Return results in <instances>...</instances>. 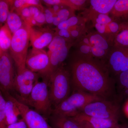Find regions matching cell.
<instances>
[{"instance_id": "836d02e7", "label": "cell", "mask_w": 128, "mask_h": 128, "mask_svg": "<svg viewBox=\"0 0 128 128\" xmlns=\"http://www.w3.org/2000/svg\"><path fill=\"white\" fill-rule=\"evenodd\" d=\"M7 128H28L24 120L22 118L18 121L7 126Z\"/></svg>"}, {"instance_id": "cb8c5ba5", "label": "cell", "mask_w": 128, "mask_h": 128, "mask_svg": "<svg viewBox=\"0 0 128 128\" xmlns=\"http://www.w3.org/2000/svg\"><path fill=\"white\" fill-rule=\"evenodd\" d=\"M75 15H76L74 10L65 6L56 14H54L52 24L57 27L60 24L66 20Z\"/></svg>"}, {"instance_id": "5bb4252c", "label": "cell", "mask_w": 128, "mask_h": 128, "mask_svg": "<svg viewBox=\"0 0 128 128\" xmlns=\"http://www.w3.org/2000/svg\"><path fill=\"white\" fill-rule=\"evenodd\" d=\"M49 62L48 52L43 49L32 48L28 53L26 65L28 69L33 72L41 74L48 68Z\"/></svg>"}, {"instance_id": "d6986e66", "label": "cell", "mask_w": 128, "mask_h": 128, "mask_svg": "<svg viewBox=\"0 0 128 128\" xmlns=\"http://www.w3.org/2000/svg\"><path fill=\"white\" fill-rule=\"evenodd\" d=\"M113 47H128V21L120 22L119 31L114 39Z\"/></svg>"}, {"instance_id": "e575fe53", "label": "cell", "mask_w": 128, "mask_h": 128, "mask_svg": "<svg viewBox=\"0 0 128 128\" xmlns=\"http://www.w3.org/2000/svg\"><path fill=\"white\" fill-rule=\"evenodd\" d=\"M38 24H42L46 22V18L44 11L40 12V13L36 17L34 18Z\"/></svg>"}, {"instance_id": "3957f363", "label": "cell", "mask_w": 128, "mask_h": 128, "mask_svg": "<svg viewBox=\"0 0 128 128\" xmlns=\"http://www.w3.org/2000/svg\"><path fill=\"white\" fill-rule=\"evenodd\" d=\"M31 26L24 22L23 26L13 34L10 49V54L15 63L17 73L26 68V60L30 41Z\"/></svg>"}, {"instance_id": "7a4b0ae2", "label": "cell", "mask_w": 128, "mask_h": 128, "mask_svg": "<svg viewBox=\"0 0 128 128\" xmlns=\"http://www.w3.org/2000/svg\"><path fill=\"white\" fill-rule=\"evenodd\" d=\"M102 100L104 99L85 92L76 90L71 95L55 106L52 112L55 116L72 118L80 113L89 103Z\"/></svg>"}, {"instance_id": "e0dca14e", "label": "cell", "mask_w": 128, "mask_h": 128, "mask_svg": "<svg viewBox=\"0 0 128 128\" xmlns=\"http://www.w3.org/2000/svg\"><path fill=\"white\" fill-rule=\"evenodd\" d=\"M117 0H90V7L86 9L83 13L109 14Z\"/></svg>"}, {"instance_id": "f546056e", "label": "cell", "mask_w": 128, "mask_h": 128, "mask_svg": "<svg viewBox=\"0 0 128 128\" xmlns=\"http://www.w3.org/2000/svg\"><path fill=\"white\" fill-rule=\"evenodd\" d=\"M6 100L3 96L1 91L0 92V128H7L6 124Z\"/></svg>"}, {"instance_id": "7402d4cb", "label": "cell", "mask_w": 128, "mask_h": 128, "mask_svg": "<svg viewBox=\"0 0 128 128\" xmlns=\"http://www.w3.org/2000/svg\"><path fill=\"white\" fill-rule=\"evenodd\" d=\"M88 22V20L83 16L75 15L59 24L56 27V30H68L77 25L87 23Z\"/></svg>"}, {"instance_id": "30bf717a", "label": "cell", "mask_w": 128, "mask_h": 128, "mask_svg": "<svg viewBox=\"0 0 128 128\" xmlns=\"http://www.w3.org/2000/svg\"><path fill=\"white\" fill-rule=\"evenodd\" d=\"M5 94L6 98L13 101L18 108L21 116L26 123L28 128H52L41 114L18 101L9 92Z\"/></svg>"}, {"instance_id": "603a6c76", "label": "cell", "mask_w": 128, "mask_h": 128, "mask_svg": "<svg viewBox=\"0 0 128 128\" xmlns=\"http://www.w3.org/2000/svg\"><path fill=\"white\" fill-rule=\"evenodd\" d=\"M6 24L13 34L23 26L24 22L18 13L12 12H9Z\"/></svg>"}, {"instance_id": "7c38bea8", "label": "cell", "mask_w": 128, "mask_h": 128, "mask_svg": "<svg viewBox=\"0 0 128 128\" xmlns=\"http://www.w3.org/2000/svg\"><path fill=\"white\" fill-rule=\"evenodd\" d=\"M106 64L110 73L116 76L128 70V47H113Z\"/></svg>"}, {"instance_id": "9a60e30c", "label": "cell", "mask_w": 128, "mask_h": 128, "mask_svg": "<svg viewBox=\"0 0 128 128\" xmlns=\"http://www.w3.org/2000/svg\"><path fill=\"white\" fill-rule=\"evenodd\" d=\"M55 36V32L48 28L31 27L30 30V41L32 48L43 49L48 46Z\"/></svg>"}, {"instance_id": "1f68e13d", "label": "cell", "mask_w": 128, "mask_h": 128, "mask_svg": "<svg viewBox=\"0 0 128 128\" xmlns=\"http://www.w3.org/2000/svg\"><path fill=\"white\" fill-rule=\"evenodd\" d=\"M45 15L46 22L48 24H52L54 22V14L51 8L46 9L44 10Z\"/></svg>"}, {"instance_id": "4316f807", "label": "cell", "mask_w": 128, "mask_h": 128, "mask_svg": "<svg viewBox=\"0 0 128 128\" xmlns=\"http://www.w3.org/2000/svg\"><path fill=\"white\" fill-rule=\"evenodd\" d=\"M89 0H63V5L70 8L75 11L85 10Z\"/></svg>"}, {"instance_id": "9c48e42d", "label": "cell", "mask_w": 128, "mask_h": 128, "mask_svg": "<svg viewBox=\"0 0 128 128\" xmlns=\"http://www.w3.org/2000/svg\"><path fill=\"white\" fill-rule=\"evenodd\" d=\"M87 35L90 41L92 57L106 64L112 44L105 37L96 31L88 30Z\"/></svg>"}, {"instance_id": "8d00e7d4", "label": "cell", "mask_w": 128, "mask_h": 128, "mask_svg": "<svg viewBox=\"0 0 128 128\" xmlns=\"http://www.w3.org/2000/svg\"><path fill=\"white\" fill-rule=\"evenodd\" d=\"M124 113L126 114V116L128 117V100L126 102L124 108Z\"/></svg>"}, {"instance_id": "2e32d148", "label": "cell", "mask_w": 128, "mask_h": 128, "mask_svg": "<svg viewBox=\"0 0 128 128\" xmlns=\"http://www.w3.org/2000/svg\"><path fill=\"white\" fill-rule=\"evenodd\" d=\"M71 118L82 128H114L118 125V120L98 118L82 113Z\"/></svg>"}, {"instance_id": "ffe728a7", "label": "cell", "mask_w": 128, "mask_h": 128, "mask_svg": "<svg viewBox=\"0 0 128 128\" xmlns=\"http://www.w3.org/2000/svg\"><path fill=\"white\" fill-rule=\"evenodd\" d=\"M6 102L5 114L6 124L7 126L18 121V116L20 112L15 103L9 98Z\"/></svg>"}, {"instance_id": "4fadbf2b", "label": "cell", "mask_w": 128, "mask_h": 128, "mask_svg": "<svg viewBox=\"0 0 128 128\" xmlns=\"http://www.w3.org/2000/svg\"><path fill=\"white\" fill-rule=\"evenodd\" d=\"M82 16L86 18L88 22L91 21L96 31L106 38L112 44L111 32L114 19L110 16L109 14L83 13Z\"/></svg>"}, {"instance_id": "277c9868", "label": "cell", "mask_w": 128, "mask_h": 128, "mask_svg": "<svg viewBox=\"0 0 128 128\" xmlns=\"http://www.w3.org/2000/svg\"><path fill=\"white\" fill-rule=\"evenodd\" d=\"M70 74L62 64L48 80L50 97L55 106L66 99L70 92Z\"/></svg>"}, {"instance_id": "52a82bcc", "label": "cell", "mask_w": 128, "mask_h": 128, "mask_svg": "<svg viewBox=\"0 0 128 128\" xmlns=\"http://www.w3.org/2000/svg\"><path fill=\"white\" fill-rule=\"evenodd\" d=\"M80 113L90 116L118 120L119 108L107 100L94 101L86 105Z\"/></svg>"}, {"instance_id": "74e56055", "label": "cell", "mask_w": 128, "mask_h": 128, "mask_svg": "<svg viewBox=\"0 0 128 128\" xmlns=\"http://www.w3.org/2000/svg\"><path fill=\"white\" fill-rule=\"evenodd\" d=\"M114 128H128V127H120V126H119V125L117 126L116 127Z\"/></svg>"}, {"instance_id": "f1b7e54d", "label": "cell", "mask_w": 128, "mask_h": 128, "mask_svg": "<svg viewBox=\"0 0 128 128\" xmlns=\"http://www.w3.org/2000/svg\"><path fill=\"white\" fill-rule=\"evenodd\" d=\"M10 5L9 1L0 0V24L6 22L8 15H9V6Z\"/></svg>"}, {"instance_id": "4dcf8cb0", "label": "cell", "mask_w": 128, "mask_h": 128, "mask_svg": "<svg viewBox=\"0 0 128 128\" xmlns=\"http://www.w3.org/2000/svg\"><path fill=\"white\" fill-rule=\"evenodd\" d=\"M55 34L62 37L66 41L74 44V41L72 38L70 33L68 30H56Z\"/></svg>"}, {"instance_id": "ac0fdd59", "label": "cell", "mask_w": 128, "mask_h": 128, "mask_svg": "<svg viewBox=\"0 0 128 128\" xmlns=\"http://www.w3.org/2000/svg\"><path fill=\"white\" fill-rule=\"evenodd\" d=\"M109 15L121 22L128 20V0H117Z\"/></svg>"}, {"instance_id": "5b68a950", "label": "cell", "mask_w": 128, "mask_h": 128, "mask_svg": "<svg viewBox=\"0 0 128 128\" xmlns=\"http://www.w3.org/2000/svg\"><path fill=\"white\" fill-rule=\"evenodd\" d=\"M74 44L66 41L62 37L56 35L48 46V54L49 57L48 66L40 75L48 80L52 73L63 64L68 54L69 50Z\"/></svg>"}, {"instance_id": "44dd1931", "label": "cell", "mask_w": 128, "mask_h": 128, "mask_svg": "<svg viewBox=\"0 0 128 128\" xmlns=\"http://www.w3.org/2000/svg\"><path fill=\"white\" fill-rule=\"evenodd\" d=\"M12 36L6 24L0 28V52H6L10 49Z\"/></svg>"}, {"instance_id": "d590c367", "label": "cell", "mask_w": 128, "mask_h": 128, "mask_svg": "<svg viewBox=\"0 0 128 128\" xmlns=\"http://www.w3.org/2000/svg\"><path fill=\"white\" fill-rule=\"evenodd\" d=\"M47 6H53L56 5H63V0H44L42 1Z\"/></svg>"}, {"instance_id": "8992f818", "label": "cell", "mask_w": 128, "mask_h": 128, "mask_svg": "<svg viewBox=\"0 0 128 128\" xmlns=\"http://www.w3.org/2000/svg\"><path fill=\"white\" fill-rule=\"evenodd\" d=\"M22 103L34 108V110L45 116H49L52 110V104L49 92L48 80L44 79L38 81L35 84L30 96Z\"/></svg>"}, {"instance_id": "484cf974", "label": "cell", "mask_w": 128, "mask_h": 128, "mask_svg": "<svg viewBox=\"0 0 128 128\" xmlns=\"http://www.w3.org/2000/svg\"><path fill=\"white\" fill-rule=\"evenodd\" d=\"M117 76L118 90L121 96L128 97V70L122 72Z\"/></svg>"}, {"instance_id": "83f0119b", "label": "cell", "mask_w": 128, "mask_h": 128, "mask_svg": "<svg viewBox=\"0 0 128 128\" xmlns=\"http://www.w3.org/2000/svg\"><path fill=\"white\" fill-rule=\"evenodd\" d=\"M86 23L77 25L68 30L74 42L88 31L89 29L86 26Z\"/></svg>"}, {"instance_id": "6da1fadb", "label": "cell", "mask_w": 128, "mask_h": 128, "mask_svg": "<svg viewBox=\"0 0 128 128\" xmlns=\"http://www.w3.org/2000/svg\"><path fill=\"white\" fill-rule=\"evenodd\" d=\"M71 82L76 90L107 100L114 89V81L105 63L76 52L70 64Z\"/></svg>"}, {"instance_id": "ba28073f", "label": "cell", "mask_w": 128, "mask_h": 128, "mask_svg": "<svg viewBox=\"0 0 128 128\" xmlns=\"http://www.w3.org/2000/svg\"><path fill=\"white\" fill-rule=\"evenodd\" d=\"M39 74L33 72L27 68L16 76L13 89L18 92L19 100L22 102L30 96L34 86L38 81Z\"/></svg>"}, {"instance_id": "d4e9b609", "label": "cell", "mask_w": 128, "mask_h": 128, "mask_svg": "<svg viewBox=\"0 0 128 128\" xmlns=\"http://www.w3.org/2000/svg\"><path fill=\"white\" fill-rule=\"evenodd\" d=\"M54 123L57 128H82L73 118L68 117L55 116Z\"/></svg>"}, {"instance_id": "8fae6325", "label": "cell", "mask_w": 128, "mask_h": 128, "mask_svg": "<svg viewBox=\"0 0 128 128\" xmlns=\"http://www.w3.org/2000/svg\"><path fill=\"white\" fill-rule=\"evenodd\" d=\"M13 60L8 51L0 52V84L2 91L4 93L13 89L16 76Z\"/></svg>"}, {"instance_id": "d6a6232c", "label": "cell", "mask_w": 128, "mask_h": 128, "mask_svg": "<svg viewBox=\"0 0 128 128\" xmlns=\"http://www.w3.org/2000/svg\"><path fill=\"white\" fill-rule=\"evenodd\" d=\"M19 14L20 15L22 19L24 20V22H27L32 18L28 7L24 8L22 9Z\"/></svg>"}]
</instances>
